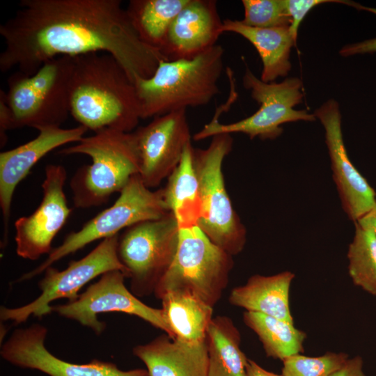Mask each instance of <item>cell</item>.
<instances>
[{"label":"cell","instance_id":"obj_1","mask_svg":"<svg viewBox=\"0 0 376 376\" xmlns=\"http://www.w3.org/2000/svg\"><path fill=\"white\" fill-rule=\"evenodd\" d=\"M0 34L5 42L1 72L17 68L32 75L56 57L107 53L134 84L169 61L141 40L120 0H22Z\"/></svg>","mask_w":376,"mask_h":376},{"label":"cell","instance_id":"obj_2","mask_svg":"<svg viewBox=\"0 0 376 376\" xmlns=\"http://www.w3.org/2000/svg\"><path fill=\"white\" fill-rule=\"evenodd\" d=\"M70 83V115L94 133L104 130L132 132L141 118L134 84L111 55L91 53L73 57Z\"/></svg>","mask_w":376,"mask_h":376},{"label":"cell","instance_id":"obj_3","mask_svg":"<svg viewBox=\"0 0 376 376\" xmlns=\"http://www.w3.org/2000/svg\"><path fill=\"white\" fill-rule=\"evenodd\" d=\"M73 65V57L59 56L45 62L32 75L17 70L8 77L7 91L0 92L1 146L6 143L8 130L61 127L70 114Z\"/></svg>","mask_w":376,"mask_h":376},{"label":"cell","instance_id":"obj_4","mask_svg":"<svg viewBox=\"0 0 376 376\" xmlns=\"http://www.w3.org/2000/svg\"><path fill=\"white\" fill-rule=\"evenodd\" d=\"M224 54L217 44L192 58L162 61L151 77L136 78L141 118L208 104L219 93Z\"/></svg>","mask_w":376,"mask_h":376},{"label":"cell","instance_id":"obj_5","mask_svg":"<svg viewBox=\"0 0 376 376\" xmlns=\"http://www.w3.org/2000/svg\"><path fill=\"white\" fill-rule=\"evenodd\" d=\"M59 154L86 155L91 163L80 167L70 180L75 207L88 208L105 203L120 192L139 173V158L133 132L104 130L84 136Z\"/></svg>","mask_w":376,"mask_h":376},{"label":"cell","instance_id":"obj_6","mask_svg":"<svg viewBox=\"0 0 376 376\" xmlns=\"http://www.w3.org/2000/svg\"><path fill=\"white\" fill-rule=\"evenodd\" d=\"M211 138L206 148L193 150L201 201L198 226L214 244L233 256L243 250L246 240V228L233 206L222 171L233 140L230 134Z\"/></svg>","mask_w":376,"mask_h":376},{"label":"cell","instance_id":"obj_7","mask_svg":"<svg viewBox=\"0 0 376 376\" xmlns=\"http://www.w3.org/2000/svg\"><path fill=\"white\" fill-rule=\"evenodd\" d=\"M233 256L214 244L198 226L179 228L175 258L154 295L191 293L214 307L228 285Z\"/></svg>","mask_w":376,"mask_h":376},{"label":"cell","instance_id":"obj_8","mask_svg":"<svg viewBox=\"0 0 376 376\" xmlns=\"http://www.w3.org/2000/svg\"><path fill=\"white\" fill-rule=\"evenodd\" d=\"M169 212L162 188L152 191L139 175H134L112 205L87 221L80 230L67 235L41 264L24 274L17 281L29 280L40 274L56 262L95 240L119 234L123 229L161 218Z\"/></svg>","mask_w":376,"mask_h":376},{"label":"cell","instance_id":"obj_9","mask_svg":"<svg viewBox=\"0 0 376 376\" xmlns=\"http://www.w3.org/2000/svg\"><path fill=\"white\" fill-rule=\"evenodd\" d=\"M244 88L259 104V109L250 116L229 123H221L214 116L197 132L193 139L201 141L220 134L242 133L250 139H274L283 132L281 125L299 120L313 121L314 114L294 107L301 102L302 82L298 78H288L280 83H266L258 78L246 67L243 75Z\"/></svg>","mask_w":376,"mask_h":376},{"label":"cell","instance_id":"obj_10","mask_svg":"<svg viewBox=\"0 0 376 376\" xmlns=\"http://www.w3.org/2000/svg\"><path fill=\"white\" fill-rule=\"evenodd\" d=\"M179 226L171 212L131 226L119 235L118 256L136 297L152 293L177 252Z\"/></svg>","mask_w":376,"mask_h":376},{"label":"cell","instance_id":"obj_11","mask_svg":"<svg viewBox=\"0 0 376 376\" xmlns=\"http://www.w3.org/2000/svg\"><path fill=\"white\" fill-rule=\"evenodd\" d=\"M119 234L103 239L91 252L82 258L72 260L63 270L52 266L45 270L39 281L40 295L31 302L16 308L1 306L0 318L3 321H11L15 324L26 322L33 315L42 318L52 311L51 302L65 298L69 301L76 300L79 291L95 278L111 270L123 272L127 278V271L118 256Z\"/></svg>","mask_w":376,"mask_h":376},{"label":"cell","instance_id":"obj_12","mask_svg":"<svg viewBox=\"0 0 376 376\" xmlns=\"http://www.w3.org/2000/svg\"><path fill=\"white\" fill-rule=\"evenodd\" d=\"M125 278L120 270L109 271L91 284L76 300L52 306V311L78 322L96 334H102L106 328L105 323L97 318L100 313H123L141 318L174 339L162 308L149 306L140 301L125 286Z\"/></svg>","mask_w":376,"mask_h":376},{"label":"cell","instance_id":"obj_13","mask_svg":"<svg viewBox=\"0 0 376 376\" xmlns=\"http://www.w3.org/2000/svg\"><path fill=\"white\" fill-rule=\"evenodd\" d=\"M133 134L139 158V175L150 189L168 178L191 143L186 109L155 117Z\"/></svg>","mask_w":376,"mask_h":376},{"label":"cell","instance_id":"obj_14","mask_svg":"<svg viewBox=\"0 0 376 376\" xmlns=\"http://www.w3.org/2000/svg\"><path fill=\"white\" fill-rule=\"evenodd\" d=\"M66 178L63 166H46L39 206L30 215L22 217L15 223L16 253L19 257L35 260L52 251V241L72 212L64 191Z\"/></svg>","mask_w":376,"mask_h":376},{"label":"cell","instance_id":"obj_15","mask_svg":"<svg viewBox=\"0 0 376 376\" xmlns=\"http://www.w3.org/2000/svg\"><path fill=\"white\" fill-rule=\"evenodd\" d=\"M47 331L40 324L14 330L1 345V357L19 368L37 370L49 376H149L145 369L125 371L113 363L97 359L84 364L62 360L46 348Z\"/></svg>","mask_w":376,"mask_h":376},{"label":"cell","instance_id":"obj_16","mask_svg":"<svg viewBox=\"0 0 376 376\" xmlns=\"http://www.w3.org/2000/svg\"><path fill=\"white\" fill-rule=\"evenodd\" d=\"M313 114L325 130L333 179L343 209L349 219L356 222L375 205V191L348 157L343 138L338 103L334 100H329Z\"/></svg>","mask_w":376,"mask_h":376},{"label":"cell","instance_id":"obj_17","mask_svg":"<svg viewBox=\"0 0 376 376\" xmlns=\"http://www.w3.org/2000/svg\"><path fill=\"white\" fill-rule=\"evenodd\" d=\"M33 139L0 153V207L3 221V244L8 235L10 207L15 190L31 169L48 152L71 142H79L88 130L79 125L72 128L57 126L37 130Z\"/></svg>","mask_w":376,"mask_h":376},{"label":"cell","instance_id":"obj_18","mask_svg":"<svg viewBox=\"0 0 376 376\" xmlns=\"http://www.w3.org/2000/svg\"><path fill=\"white\" fill-rule=\"evenodd\" d=\"M214 0H189L171 24L162 51L169 61L192 58L217 45L222 31Z\"/></svg>","mask_w":376,"mask_h":376},{"label":"cell","instance_id":"obj_19","mask_svg":"<svg viewBox=\"0 0 376 376\" xmlns=\"http://www.w3.org/2000/svg\"><path fill=\"white\" fill-rule=\"evenodd\" d=\"M132 352L146 365L149 376H207L206 340L187 342L164 334L136 345Z\"/></svg>","mask_w":376,"mask_h":376},{"label":"cell","instance_id":"obj_20","mask_svg":"<svg viewBox=\"0 0 376 376\" xmlns=\"http://www.w3.org/2000/svg\"><path fill=\"white\" fill-rule=\"evenodd\" d=\"M295 274L289 271L271 276L256 274L245 284L232 290L230 303L256 312L293 322L290 288Z\"/></svg>","mask_w":376,"mask_h":376},{"label":"cell","instance_id":"obj_21","mask_svg":"<svg viewBox=\"0 0 376 376\" xmlns=\"http://www.w3.org/2000/svg\"><path fill=\"white\" fill-rule=\"evenodd\" d=\"M289 27H251L240 20L227 18L223 20L222 31L238 34L254 46L263 63L260 79L269 83L287 75L291 68L290 49L296 41Z\"/></svg>","mask_w":376,"mask_h":376},{"label":"cell","instance_id":"obj_22","mask_svg":"<svg viewBox=\"0 0 376 376\" xmlns=\"http://www.w3.org/2000/svg\"><path fill=\"white\" fill-rule=\"evenodd\" d=\"M193 150L191 143L186 147L179 164L162 188L165 203L179 228L198 226L201 217V201Z\"/></svg>","mask_w":376,"mask_h":376},{"label":"cell","instance_id":"obj_23","mask_svg":"<svg viewBox=\"0 0 376 376\" xmlns=\"http://www.w3.org/2000/svg\"><path fill=\"white\" fill-rule=\"evenodd\" d=\"M160 300L164 318L174 339L187 342L206 340L213 318V307L189 292H169Z\"/></svg>","mask_w":376,"mask_h":376},{"label":"cell","instance_id":"obj_24","mask_svg":"<svg viewBox=\"0 0 376 376\" xmlns=\"http://www.w3.org/2000/svg\"><path fill=\"white\" fill-rule=\"evenodd\" d=\"M206 341L207 376H246L249 359L240 348V333L230 318H213Z\"/></svg>","mask_w":376,"mask_h":376},{"label":"cell","instance_id":"obj_25","mask_svg":"<svg viewBox=\"0 0 376 376\" xmlns=\"http://www.w3.org/2000/svg\"><path fill=\"white\" fill-rule=\"evenodd\" d=\"M188 2L189 0H131L125 10L141 40L162 52L171 24Z\"/></svg>","mask_w":376,"mask_h":376},{"label":"cell","instance_id":"obj_26","mask_svg":"<svg viewBox=\"0 0 376 376\" xmlns=\"http://www.w3.org/2000/svg\"><path fill=\"white\" fill-rule=\"evenodd\" d=\"M243 320L256 334L267 357L283 361L303 352L306 334L293 322L250 311L244 313Z\"/></svg>","mask_w":376,"mask_h":376},{"label":"cell","instance_id":"obj_27","mask_svg":"<svg viewBox=\"0 0 376 376\" xmlns=\"http://www.w3.org/2000/svg\"><path fill=\"white\" fill-rule=\"evenodd\" d=\"M347 251L348 272L354 284L376 296V235L354 223Z\"/></svg>","mask_w":376,"mask_h":376},{"label":"cell","instance_id":"obj_28","mask_svg":"<svg viewBox=\"0 0 376 376\" xmlns=\"http://www.w3.org/2000/svg\"><path fill=\"white\" fill-rule=\"evenodd\" d=\"M349 359L344 352H327L320 357L300 354L283 361V376H329L341 368Z\"/></svg>","mask_w":376,"mask_h":376},{"label":"cell","instance_id":"obj_29","mask_svg":"<svg viewBox=\"0 0 376 376\" xmlns=\"http://www.w3.org/2000/svg\"><path fill=\"white\" fill-rule=\"evenodd\" d=\"M244 16L240 22L249 26H290L292 19L285 0H242Z\"/></svg>","mask_w":376,"mask_h":376},{"label":"cell","instance_id":"obj_30","mask_svg":"<svg viewBox=\"0 0 376 376\" xmlns=\"http://www.w3.org/2000/svg\"><path fill=\"white\" fill-rule=\"evenodd\" d=\"M338 3L365 9L375 13L374 9H368L354 2L344 0H285L287 10L292 23L289 27L290 33L297 41L298 29L306 14L314 7L324 3Z\"/></svg>","mask_w":376,"mask_h":376},{"label":"cell","instance_id":"obj_31","mask_svg":"<svg viewBox=\"0 0 376 376\" xmlns=\"http://www.w3.org/2000/svg\"><path fill=\"white\" fill-rule=\"evenodd\" d=\"M329 376H366L361 357L349 358L345 363Z\"/></svg>","mask_w":376,"mask_h":376},{"label":"cell","instance_id":"obj_32","mask_svg":"<svg viewBox=\"0 0 376 376\" xmlns=\"http://www.w3.org/2000/svg\"><path fill=\"white\" fill-rule=\"evenodd\" d=\"M374 52H376V38L347 45L340 50V54L343 56Z\"/></svg>","mask_w":376,"mask_h":376},{"label":"cell","instance_id":"obj_33","mask_svg":"<svg viewBox=\"0 0 376 376\" xmlns=\"http://www.w3.org/2000/svg\"><path fill=\"white\" fill-rule=\"evenodd\" d=\"M354 223L363 228L371 230L376 235V201L373 207Z\"/></svg>","mask_w":376,"mask_h":376},{"label":"cell","instance_id":"obj_34","mask_svg":"<svg viewBox=\"0 0 376 376\" xmlns=\"http://www.w3.org/2000/svg\"><path fill=\"white\" fill-rule=\"evenodd\" d=\"M246 371V376H283L264 369L256 361L249 359H248Z\"/></svg>","mask_w":376,"mask_h":376}]
</instances>
